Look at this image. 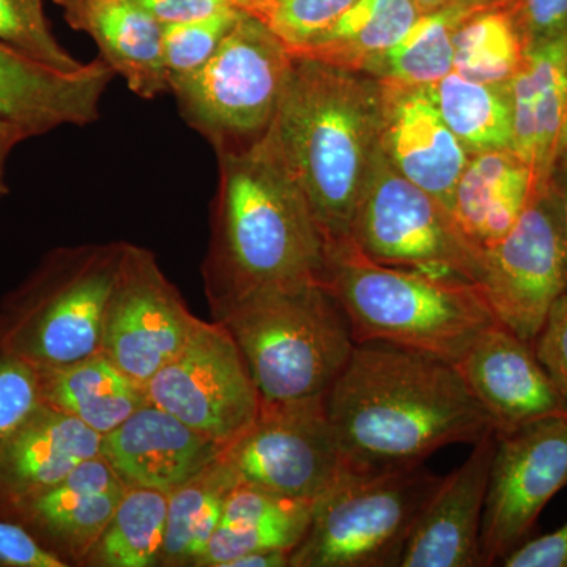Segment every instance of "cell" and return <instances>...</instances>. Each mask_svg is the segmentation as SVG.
<instances>
[{"label":"cell","mask_w":567,"mask_h":567,"mask_svg":"<svg viewBox=\"0 0 567 567\" xmlns=\"http://www.w3.org/2000/svg\"><path fill=\"white\" fill-rule=\"evenodd\" d=\"M324 406L354 475L420 465L494 431L456 364L386 342L354 347Z\"/></svg>","instance_id":"1"},{"label":"cell","mask_w":567,"mask_h":567,"mask_svg":"<svg viewBox=\"0 0 567 567\" xmlns=\"http://www.w3.org/2000/svg\"><path fill=\"white\" fill-rule=\"evenodd\" d=\"M216 158L218 192L204 265L213 309L256 290L323 282L327 238L268 130Z\"/></svg>","instance_id":"2"},{"label":"cell","mask_w":567,"mask_h":567,"mask_svg":"<svg viewBox=\"0 0 567 567\" xmlns=\"http://www.w3.org/2000/svg\"><path fill=\"white\" fill-rule=\"evenodd\" d=\"M382 122V82L295 58L268 133L303 189L327 244L350 238Z\"/></svg>","instance_id":"3"},{"label":"cell","mask_w":567,"mask_h":567,"mask_svg":"<svg viewBox=\"0 0 567 567\" xmlns=\"http://www.w3.org/2000/svg\"><path fill=\"white\" fill-rule=\"evenodd\" d=\"M323 284L357 344L386 342L456 364L498 322L477 284L377 262L352 238L328 244Z\"/></svg>","instance_id":"4"},{"label":"cell","mask_w":567,"mask_h":567,"mask_svg":"<svg viewBox=\"0 0 567 567\" xmlns=\"http://www.w3.org/2000/svg\"><path fill=\"white\" fill-rule=\"evenodd\" d=\"M215 315L267 402L322 398L357 347L344 309L323 282L256 290Z\"/></svg>","instance_id":"5"},{"label":"cell","mask_w":567,"mask_h":567,"mask_svg":"<svg viewBox=\"0 0 567 567\" xmlns=\"http://www.w3.org/2000/svg\"><path fill=\"white\" fill-rule=\"evenodd\" d=\"M122 246L58 249L0 315V346L37 368L78 363L102 352L104 312Z\"/></svg>","instance_id":"6"},{"label":"cell","mask_w":567,"mask_h":567,"mask_svg":"<svg viewBox=\"0 0 567 567\" xmlns=\"http://www.w3.org/2000/svg\"><path fill=\"white\" fill-rule=\"evenodd\" d=\"M293 62L290 48L244 11L210 61L171 81V93L215 153L244 147L274 122Z\"/></svg>","instance_id":"7"},{"label":"cell","mask_w":567,"mask_h":567,"mask_svg":"<svg viewBox=\"0 0 567 567\" xmlns=\"http://www.w3.org/2000/svg\"><path fill=\"white\" fill-rule=\"evenodd\" d=\"M442 480L423 464L349 473L316 503L290 567L401 566L417 517Z\"/></svg>","instance_id":"8"},{"label":"cell","mask_w":567,"mask_h":567,"mask_svg":"<svg viewBox=\"0 0 567 567\" xmlns=\"http://www.w3.org/2000/svg\"><path fill=\"white\" fill-rule=\"evenodd\" d=\"M350 238L377 262L480 281L483 251L439 200L395 169L380 144L361 186Z\"/></svg>","instance_id":"9"},{"label":"cell","mask_w":567,"mask_h":567,"mask_svg":"<svg viewBox=\"0 0 567 567\" xmlns=\"http://www.w3.org/2000/svg\"><path fill=\"white\" fill-rule=\"evenodd\" d=\"M238 483L316 505L349 475L322 398L267 402L224 450Z\"/></svg>","instance_id":"10"},{"label":"cell","mask_w":567,"mask_h":567,"mask_svg":"<svg viewBox=\"0 0 567 567\" xmlns=\"http://www.w3.org/2000/svg\"><path fill=\"white\" fill-rule=\"evenodd\" d=\"M477 286L496 320L535 344L551 308L567 292L565 235L555 181L535 189L513 229L483 249Z\"/></svg>","instance_id":"11"},{"label":"cell","mask_w":567,"mask_h":567,"mask_svg":"<svg viewBox=\"0 0 567 567\" xmlns=\"http://www.w3.org/2000/svg\"><path fill=\"white\" fill-rule=\"evenodd\" d=\"M144 390L148 402L223 447L244 434L260 406L244 354L218 320H199L181 352Z\"/></svg>","instance_id":"12"},{"label":"cell","mask_w":567,"mask_h":567,"mask_svg":"<svg viewBox=\"0 0 567 567\" xmlns=\"http://www.w3.org/2000/svg\"><path fill=\"white\" fill-rule=\"evenodd\" d=\"M197 322L153 252L123 244L104 312V357L145 386L181 352Z\"/></svg>","instance_id":"13"},{"label":"cell","mask_w":567,"mask_h":567,"mask_svg":"<svg viewBox=\"0 0 567 567\" xmlns=\"http://www.w3.org/2000/svg\"><path fill=\"white\" fill-rule=\"evenodd\" d=\"M566 486L567 415L496 435L481 527L483 566L503 561L524 544L544 507Z\"/></svg>","instance_id":"14"},{"label":"cell","mask_w":567,"mask_h":567,"mask_svg":"<svg viewBox=\"0 0 567 567\" xmlns=\"http://www.w3.org/2000/svg\"><path fill=\"white\" fill-rule=\"evenodd\" d=\"M456 368L491 417L496 435L543 417L566 415L535 344L495 322L466 350Z\"/></svg>","instance_id":"15"},{"label":"cell","mask_w":567,"mask_h":567,"mask_svg":"<svg viewBox=\"0 0 567 567\" xmlns=\"http://www.w3.org/2000/svg\"><path fill=\"white\" fill-rule=\"evenodd\" d=\"M115 71L102 58L78 71L52 69L0 41V117L29 137L65 125L99 121L102 100Z\"/></svg>","instance_id":"16"},{"label":"cell","mask_w":567,"mask_h":567,"mask_svg":"<svg viewBox=\"0 0 567 567\" xmlns=\"http://www.w3.org/2000/svg\"><path fill=\"white\" fill-rule=\"evenodd\" d=\"M496 446V432L473 443L464 464L443 477L421 511L401 567H477L481 527Z\"/></svg>","instance_id":"17"},{"label":"cell","mask_w":567,"mask_h":567,"mask_svg":"<svg viewBox=\"0 0 567 567\" xmlns=\"http://www.w3.org/2000/svg\"><path fill=\"white\" fill-rule=\"evenodd\" d=\"M382 85L383 152L399 173L451 213L470 153L443 121L429 87Z\"/></svg>","instance_id":"18"},{"label":"cell","mask_w":567,"mask_h":567,"mask_svg":"<svg viewBox=\"0 0 567 567\" xmlns=\"http://www.w3.org/2000/svg\"><path fill=\"white\" fill-rule=\"evenodd\" d=\"M226 447L147 402L110 434L102 456L126 487L169 495L224 453Z\"/></svg>","instance_id":"19"},{"label":"cell","mask_w":567,"mask_h":567,"mask_svg":"<svg viewBox=\"0 0 567 567\" xmlns=\"http://www.w3.org/2000/svg\"><path fill=\"white\" fill-rule=\"evenodd\" d=\"M103 435L41 404L0 443V517L61 484L81 462L102 454Z\"/></svg>","instance_id":"20"},{"label":"cell","mask_w":567,"mask_h":567,"mask_svg":"<svg viewBox=\"0 0 567 567\" xmlns=\"http://www.w3.org/2000/svg\"><path fill=\"white\" fill-rule=\"evenodd\" d=\"M125 491V483L100 454L81 462L61 484L18 507L9 518L28 528L54 554L62 550L84 561Z\"/></svg>","instance_id":"21"},{"label":"cell","mask_w":567,"mask_h":567,"mask_svg":"<svg viewBox=\"0 0 567 567\" xmlns=\"http://www.w3.org/2000/svg\"><path fill=\"white\" fill-rule=\"evenodd\" d=\"M66 22L87 33L130 91L152 100L171 92L164 63L163 24L136 0H54Z\"/></svg>","instance_id":"22"},{"label":"cell","mask_w":567,"mask_h":567,"mask_svg":"<svg viewBox=\"0 0 567 567\" xmlns=\"http://www.w3.org/2000/svg\"><path fill=\"white\" fill-rule=\"evenodd\" d=\"M509 91L514 130L535 148V189L546 188L567 153V35L527 48Z\"/></svg>","instance_id":"23"},{"label":"cell","mask_w":567,"mask_h":567,"mask_svg":"<svg viewBox=\"0 0 567 567\" xmlns=\"http://www.w3.org/2000/svg\"><path fill=\"white\" fill-rule=\"evenodd\" d=\"M533 192L532 167L511 148L473 153L458 178L451 215L483 251L513 229Z\"/></svg>","instance_id":"24"},{"label":"cell","mask_w":567,"mask_h":567,"mask_svg":"<svg viewBox=\"0 0 567 567\" xmlns=\"http://www.w3.org/2000/svg\"><path fill=\"white\" fill-rule=\"evenodd\" d=\"M41 401L76 417L100 435L110 434L147 404L137 385L102 352L59 368H39Z\"/></svg>","instance_id":"25"},{"label":"cell","mask_w":567,"mask_h":567,"mask_svg":"<svg viewBox=\"0 0 567 567\" xmlns=\"http://www.w3.org/2000/svg\"><path fill=\"white\" fill-rule=\"evenodd\" d=\"M421 14L415 0H357L331 28L292 54L365 73L404 39Z\"/></svg>","instance_id":"26"},{"label":"cell","mask_w":567,"mask_h":567,"mask_svg":"<svg viewBox=\"0 0 567 567\" xmlns=\"http://www.w3.org/2000/svg\"><path fill=\"white\" fill-rule=\"evenodd\" d=\"M494 0H450L421 14L404 39L369 66L365 74L401 87H429L454 70V37L476 10Z\"/></svg>","instance_id":"27"},{"label":"cell","mask_w":567,"mask_h":567,"mask_svg":"<svg viewBox=\"0 0 567 567\" xmlns=\"http://www.w3.org/2000/svg\"><path fill=\"white\" fill-rule=\"evenodd\" d=\"M223 454L167 495L163 566H194L219 524L226 496L237 486Z\"/></svg>","instance_id":"28"},{"label":"cell","mask_w":567,"mask_h":567,"mask_svg":"<svg viewBox=\"0 0 567 567\" xmlns=\"http://www.w3.org/2000/svg\"><path fill=\"white\" fill-rule=\"evenodd\" d=\"M509 82L484 84L451 71L443 80L429 85L443 121L470 155L513 151Z\"/></svg>","instance_id":"29"},{"label":"cell","mask_w":567,"mask_h":567,"mask_svg":"<svg viewBox=\"0 0 567 567\" xmlns=\"http://www.w3.org/2000/svg\"><path fill=\"white\" fill-rule=\"evenodd\" d=\"M525 52L516 0H494L458 25L453 71L484 84H507L520 70Z\"/></svg>","instance_id":"30"},{"label":"cell","mask_w":567,"mask_h":567,"mask_svg":"<svg viewBox=\"0 0 567 567\" xmlns=\"http://www.w3.org/2000/svg\"><path fill=\"white\" fill-rule=\"evenodd\" d=\"M167 494L126 487L114 516L84 561L103 567H152L163 557Z\"/></svg>","instance_id":"31"},{"label":"cell","mask_w":567,"mask_h":567,"mask_svg":"<svg viewBox=\"0 0 567 567\" xmlns=\"http://www.w3.org/2000/svg\"><path fill=\"white\" fill-rule=\"evenodd\" d=\"M0 41L55 70L84 66L55 39L43 0H0Z\"/></svg>","instance_id":"32"},{"label":"cell","mask_w":567,"mask_h":567,"mask_svg":"<svg viewBox=\"0 0 567 567\" xmlns=\"http://www.w3.org/2000/svg\"><path fill=\"white\" fill-rule=\"evenodd\" d=\"M241 13L244 10L229 9L199 20L164 24V63L169 82L199 70L210 61Z\"/></svg>","instance_id":"33"},{"label":"cell","mask_w":567,"mask_h":567,"mask_svg":"<svg viewBox=\"0 0 567 567\" xmlns=\"http://www.w3.org/2000/svg\"><path fill=\"white\" fill-rule=\"evenodd\" d=\"M357 0H267L257 18L290 48H303L346 13Z\"/></svg>","instance_id":"34"},{"label":"cell","mask_w":567,"mask_h":567,"mask_svg":"<svg viewBox=\"0 0 567 567\" xmlns=\"http://www.w3.org/2000/svg\"><path fill=\"white\" fill-rule=\"evenodd\" d=\"M311 522L290 524L252 525V527H218L210 543L197 559L199 567H227L235 559L251 551L282 548L293 551L303 540Z\"/></svg>","instance_id":"35"},{"label":"cell","mask_w":567,"mask_h":567,"mask_svg":"<svg viewBox=\"0 0 567 567\" xmlns=\"http://www.w3.org/2000/svg\"><path fill=\"white\" fill-rule=\"evenodd\" d=\"M41 404L39 368L0 346V443Z\"/></svg>","instance_id":"36"},{"label":"cell","mask_w":567,"mask_h":567,"mask_svg":"<svg viewBox=\"0 0 567 567\" xmlns=\"http://www.w3.org/2000/svg\"><path fill=\"white\" fill-rule=\"evenodd\" d=\"M535 352L557 388L567 415V292L551 308L536 338Z\"/></svg>","instance_id":"37"},{"label":"cell","mask_w":567,"mask_h":567,"mask_svg":"<svg viewBox=\"0 0 567 567\" xmlns=\"http://www.w3.org/2000/svg\"><path fill=\"white\" fill-rule=\"evenodd\" d=\"M65 566V559L44 547L28 528L0 517V567Z\"/></svg>","instance_id":"38"},{"label":"cell","mask_w":567,"mask_h":567,"mask_svg":"<svg viewBox=\"0 0 567 567\" xmlns=\"http://www.w3.org/2000/svg\"><path fill=\"white\" fill-rule=\"evenodd\" d=\"M527 48L567 35V0H516Z\"/></svg>","instance_id":"39"},{"label":"cell","mask_w":567,"mask_h":567,"mask_svg":"<svg viewBox=\"0 0 567 567\" xmlns=\"http://www.w3.org/2000/svg\"><path fill=\"white\" fill-rule=\"evenodd\" d=\"M506 567H567V522L548 535L527 539L505 559Z\"/></svg>","instance_id":"40"},{"label":"cell","mask_w":567,"mask_h":567,"mask_svg":"<svg viewBox=\"0 0 567 567\" xmlns=\"http://www.w3.org/2000/svg\"><path fill=\"white\" fill-rule=\"evenodd\" d=\"M136 2L163 25L199 20L219 11L237 9L230 0H136Z\"/></svg>","instance_id":"41"},{"label":"cell","mask_w":567,"mask_h":567,"mask_svg":"<svg viewBox=\"0 0 567 567\" xmlns=\"http://www.w3.org/2000/svg\"><path fill=\"white\" fill-rule=\"evenodd\" d=\"M29 140L28 134L22 132L20 126L14 125L7 118L0 117V197L9 194L10 189L6 182V166L10 153L18 144Z\"/></svg>","instance_id":"42"},{"label":"cell","mask_w":567,"mask_h":567,"mask_svg":"<svg viewBox=\"0 0 567 567\" xmlns=\"http://www.w3.org/2000/svg\"><path fill=\"white\" fill-rule=\"evenodd\" d=\"M290 554L292 551L282 548H267L246 554L227 567H287L290 566Z\"/></svg>","instance_id":"43"},{"label":"cell","mask_w":567,"mask_h":567,"mask_svg":"<svg viewBox=\"0 0 567 567\" xmlns=\"http://www.w3.org/2000/svg\"><path fill=\"white\" fill-rule=\"evenodd\" d=\"M555 186H557L559 197V208H561L563 235H565L566 265H567V153L565 158L559 162L557 173H555Z\"/></svg>","instance_id":"44"},{"label":"cell","mask_w":567,"mask_h":567,"mask_svg":"<svg viewBox=\"0 0 567 567\" xmlns=\"http://www.w3.org/2000/svg\"><path fill=\"white\" fill-rule=\"evenodd\" d=\"M230 2H233L237 9L254 14V17L259 13L260 7H262V0H230Z\"/></svg>","instance_id":"45"},{"label":"cell","mask_w":567,"mask_h":567,"mask_svg":"<svg viewBox=\"0 0 567 567\" xmlns=\"http://www.w3.org/2000/svg\"><path fill=\"white\" fill-rule=\"evenodd\" d=\"M447 2H450V0H415L421 13H429V11L440 9V7L445 6Z\"/></svg>","instance_id":"46"},{"label":"cell","mask_w":567,"mask_h":567,"mask_svg":"<svg viewBox=\"0 0 567 567\" xmlns=\"http://www.w3.org/2000/svg\"><path fill=\"white\" fill-rule=\"evenodd\" d=\"M265 2H267V0H262V7L265 6ZM262 7H260V10H262ZM256 17H257V14H256Z\"/></svg>","instance_id":"47"}]
</instances>
